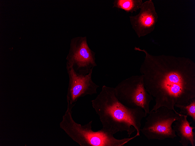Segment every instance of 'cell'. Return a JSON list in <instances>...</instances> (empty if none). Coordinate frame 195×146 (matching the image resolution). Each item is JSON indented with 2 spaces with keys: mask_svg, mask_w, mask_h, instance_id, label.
<instances>
[{
  "mask_svg": "<svg viewBox=\"0 0 195 146\" xmlns=\"http://www.w3.org/2000/svg\"><path fill=\"white\" fill-rule=\"evenodd\" d=\"M145 56L140 71L147 92L155 98L151 111L165 107L177 113L175 105H186L195 99V63L182 57L150 54L135 47Z\"/></svg>",
  "mask_w": 195,
  "mask_h": 146,
  "instance_id": "1",
  "label": "cell"
},
{
  "mask_svg": "<svg viewBox=\"0 0 195 146\" xmlns=\"http://www.w3.org/2000/svg\"><path fill=\"white\" fill-rule=\"evenodd\" d=\"M91 102L104 132L113 135L126 131L130 137L136 130V135L140 136L141 122L147 114L141 108H131L122 104L116 97L114 87L103 85L99 94Z\"/></svg>",
  "mask_w": 195,
  "mask_h": 146,
  "instance_id": "2",
  "label": "cell"
},
{
  "mask_svg": "<svg viewBox=\"0 0 195 146\" xmlns=\"http://www.w3.org/2000/svg\"><path fill=\"white\" fill-rule=\"evenodd\" d=\"M68 102L67 109L61 127L74 141L81 146H120L122 141L101 129L94 131L92 129V121L83 125L76 122L72 116V109L76 103Z\"/></svg>",
  "mask_w": 195,
  "mask_h": 146,
  "instance_id": "3",
  "label": "cell"
},
{
  "mask_svg": "<svg viewBox=\"0 0 195 146\" xmlns=\"http://www.w3.org/2000/svg\"><path fill=\"white\" fill-rule=\"evenodd\" d=\"M118 99L126 107H140L149 114V104L153 100L152 96L145 87L142 75H133L122 80L114 88Z\"/></svg>",
  "mask_w": 195,
  "mask_h": 146,
  "instance_id": "4",
  "label": "cell"
},
{
  "mask_svg": "<svg viewBox=\"0 0 195 146\" xmlns=\"http://www.w3.org/2000/svg\"><path fill=\"white\" fill-rule=\"evenodd\" d=\"M140 132L148 140H163L174 139L177 136L172 128L174 122L180 117V114L165 107L156 111H150Z\"/></svg>",
  "mask_w": 195,
  "mask_h": 146,
  "instance_id": "5",
  "label": "cell"
},
{
  "mask_svg": "<svg viewBox=\"0 0 195 146\" xmlns=\"http://www.w3.org/2000/svg\"><path fill=\"white\" fill-rule=\"evenodd\" d=\"M95 54L89 47L86 36L73 38L67 58V66L72 68L77 74L85 75L97 65Z\"/></svg>",
  "mask_w": 195,
  "mask_h": 146,
  "instance_id": "6",
  "label": "cell"
},
{
  "mask_svg": "<svg viewBox=\"0 0 195 146\" xmlns=\"http://www.w3.org/2000/svg\"><path fill=\"white\" fill-rule=\"evenodd\" d=\"M67 69L69 78L67 96L68 101L74 103L80 97L97 94V89L99 86L92 79L93 69L85 75L77 74L72 68L68 66Z\"/></svg>",
  "mask_w": 195,
  "mask_h": 146,
  "instance_id": "7",
  "label": "cell"
},
{
  "mask_svg": "<svg viewBox=\"0 0 195 146\" xmlns=\"http://www.w3.org/2000/svg\"><path fill=\"white\" fill-rule=\"evenodd\" d=\"M129 17L133 29L140 38L154 31L158 15L152 1L149 0L143 3L137 15Z\"/></svg>",
  "mask_w": 195,
  "mask_h": 146,
  "instance_id": "8",
  "label": "cell"
},
{
  "mask_svg": "<svg viewBox=\"0 0 195 146\" xmlns=\"http://www.w3.org/2000/svg\"><path fill=\"white\" fill-rule=\"evenodd\" d=\"M187 117L186 115L180 114L179 119L174 122L173 129L180 138L179 142L183 146H195V132L193 131L195 127L190 126L192 122H189Z\"/></svg>",
  "mask_w": 195,
  "mask_h": 146,
  "instance_id": "9",
  "label": "cell"
},
{
  "mask_svg": "<svg viewBox=\"0 0 195 146\" xmlns=\"http://www.w3.org/2000/svg\"><path fill=\"white\" fill-rule=\"evenodd\" d=\"M143 3L142 0H114L113 7L132 13L140 9Z\"/></svg>",
  "mask_w": 195,
  "mask_h": 146,
  "instance_id": "10",
  "label": "cell"
},
{
  "mask_svg": "<svg viewBox=\"0 0 195 146\" xmlns=\"http://www.w3.org/2000/svg\"><path fill=\"white\" fill-rule=\"evenodd\" d=\"M175 107L180 109V113L191 117L193 121L195 122V99L186 105H175Z\"/></svg>",
  "mask_w": 195,
  "mask_h": 146,
  "instance_id": "11",
  "label": "cell"
}]
</instances>
